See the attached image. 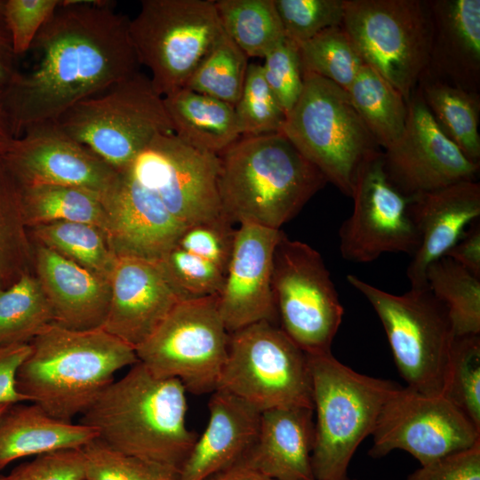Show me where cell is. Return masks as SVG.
Wrapping results in <instances>:
<instances>
[{
    "label": "cell",
    "instance_id": "1",
    "mask_svg": "<svg viewBox=\"0 0 480 480\" xmlns=\"http://www.w3.org/2000/svg\"><path fill=\"white\" fill-rule=\"evenodd\" d=\"M129 23L109 2L61 1L31 46L36 66L19 71L2 94L16 139L138 72Z\"/></svg>",
    "mask_w": 480,
    "mask_h": 480
},
{
    "label": "cell",
    "instance_id": "2",
    "mask_svg": "<svg viewBox=\"0 0 480 480\" xmlns=\"http://www.w3.org/2000/svg\"><path fill=\"white\" fill-rule=\"evenodd\" d=\"M178 379L158 378L141 363L109 384L80 415L108 446L179 474L197 436L186 422L187 398Z\"/></svg>",
    "mask_w": 480,
    "mask_h": 480
},
{
    "label": "cell",
    "instance_id": "3",
    "mask_svg": "<svg viewBox=\"0 0 480 480\" xmlns=\"http://www.w3.org/2000/svg\"><path fill=\"white\" fill-rule=\"evenodd\" d=\"M17 390L51 416H80L119 370L138 363L135 348L102 327L73 330L51 323L29 342Z\"/></svg>",
    "mask_w": 480,
    "mask_h": 480
},
{
    "label": "cell",
    "instance_id": "4",
    "mask_svg": "<svg viewBox=\"0 0 480 480\" xmlns=\"http://www.w3.org/2000/svg\"><path fill=\"white\" fill-rule=\"evenodd\" d=\"M219 159L220 206L232 224L280 229L327 183L283 132L241 136Z\"/></svg>",
    "mask_w": 480,
    "mask_h": 480
},
{
    "label": "cell",
    "instance_id": "5",
    "mask_svg": "<svg viewBox=\"0 0 480 480\" xmlns=\"http://www.w3.org/2000/svg\"><path fill=\"white\" fill-rule=\"evenodd\" d=\"M308 356L316 419L313 474L317 480H346L356 450L400 386L355 372L332 352Z\"/></svg>",
    "mask_w": 480,
    "mask_h": 480
},
{
    "label": "cell",
    "instance_id": "6",
    "mask_svg": "<svg viewBox=\"0 0 480 480\" xmlns=\"http://www.w3.org/2000/svg\"><path fill=\"white\" fill-rule=\"evenodd\" d=\"M282 132L327 182L351 196L361 165L381 151L347 91L303 72V89Z\"/></svg>",
    "mask_w": 480,
    "mask_h": 480
},
{
    "label": "cell",
    "instance_id": "7",
    "mask_svg": "<svg viewBox=\"0 0 480 480\" xmlns=\"http://www.w3.org/2000/svg\"><path fill=\"white\" fill-rule=\"evenodd\" d=\"M118 172L160 134H174L164 99L139 71L87 98L56 122Z\"/></svg>",
    "mask_w": 480,
    "mask_h": 480
},
{
    "label": "cell",
    "instance_id": "8",
    "mask_svg": "<svg viewBox=\"0 0 480 480\" xmlns=\"http://www.w3.org/2000/svg\"><path fill=\"white\" fill-rule=\"evenodd\" d=\"M347 280L378 315L406 387L427 396H442L455 337L444 304L428 286L396 295L355 275H348Z\"/></svg>",
    "mask_w": 480,
    "mask_h": 480
},
{
    "label": "cell",
    "instance_id": "9",
    "mask_svg": "<svg viewBox=\"0 0 480 480\" xmlns=\"http://www.w3.org/2000/svg\"><path fill=\"white\" fill-rule=\"evenodd\" d=\"M217 389L234 394L260 412L289 407L313 409L308 354L278 324L268 321L229 333Z\"/></svg>",
    "mask_w": 480,
    "mask_h": 480
},
{
    "label": "cell",
    "instance_id": "10",
    "mask_svg": "<svg viewBox=\"0 0 480 480\" xmlns=\"http://www.w3.org/2000/svg\"><path fill=\"white\" fill-rule=\"evenodd\" d=\"M342 27L364 62L408 102L428 64V0H344Z\"/></svg>",
    "mask_w": 480,
    "mask_h": 480
},
{
    "label": "cell",
    "instance_id": "11",
    "mask_svg": "<svg viewBox=\"0 0 480 480\" xmlns=\"http://www.w3.org/2000/svg\"><path fill=\"white\" fill-rule=\"evenodd\" d=\"M129 31L139 63L162 97L186 86L223 33L211 0H143Z\"/></svg>",
    "mask_w": 480,
    "mask_h": 480
},
{
    "label": "cell",
    "instance_id": "12",
    "mask_svg": "<svg viewBox=\"0 0 480 480\" xmlns=\"http://www.w3.org/2000/svg\"><path fill=\"white\" fill-rule=\"evenodd\" d=\"M228 341L218 295H211L180 301L135 352L156 377L178 379L187 391L203 395L218 388Z\"/></svg>",
    "mask_w": 480,
    "mask_h": 480
},
{
    "label": "cell",
    "instance_id": "13",
    "mask_svg": "<svg viewBox=\"0 0 480 480\" xmlns=\"http://www.w3.org/2000/svg\"><path fill=\"white\" fill-rule=\"evenodd\" d=\"M272 292L288 337L308 355L331 352L344 308L321 254L284 233L274 252Z\"/></svg>",
    "mask_w": 480,
    "mask_h": 480
},
{
    "label": "cell",
    "instance_id": "14",
    "mask_svg": "<svg viewBox=\"0 0 480 480\" xmlns=\"http://www.w3.org/2000/svg\"><path fill=\"white\" fill-rule=\"evenodd\" d=\"M372 436L371 457L398 449L420 465L480 443V429L445 397L401 386L385 403Z\"/></svg>",
    "mask_w": 480,
    "mask_h": 480
},
{
    "label": "cell",
    "instance_id": "15",
    "mask_svg": "<svg viewBox=\"0 0 480 480\" xmlns=\"http://www.w3.org/2000/svg\"><path fill=\"white\" fill-rule=\"evenodd\" d=\"M219 169L218 155L197 149L174 134H160L124 172L155 193L188 227L225 218L218 190Z\"/></svg>",
    "mask_w": 480,
    "mask_h": 480
},
{
    "label": "cell",
    "instance_id": "16",
    "mask_svg": "<svg viewBox=\"0 0 480 480\" xmlns=\"http://www.w3.org/2000/svg\"><path fill=\"white\" fill-rule=\"evenodd\" d=\"M350 197L352 213L339 230L340 251L346 260L368 263L386 252L414 255L420 238L410 197L388 178L382 151L361 165Z\"/></svg>",
    "mask_w": 480,
    "mask_h": 480
},
{
    "label": "cell",
    "instance_id": "17",
    "mask_svg": "<svg viewBox=\"0 0 480 480\" xmlns=\"http://www.w3.org/2000/svg\"><path fill=\"white\" fill-rule=\"evenodd\" d=\"M400 139L382 151L390 182L412 197L465 180H476L479 164L469 160L442 132L417 86L407 102Z\"/></svg>",
    "mask_w": 480,
    "mask_h": 480
},
{
    "label": "cell",
    "instance_id": "18",
    "mask_svg": "<svg viewBox=\"0 0 480 480\" xmlns=\"http://www.w3.org/2000/svg\"><path fill=\"white\" fill-rule=\"evenodd\" d=\"M3 157L21 186H70L92 191L102 198L120 178V172L56 122L28 128Z\"/></svg>",
    "mask_w": 480,
    "mask_h": 480
},
{
    "label": "cell",
    "instance_id": "19",
    "mask_svg": "<svg viewBox=\"0 0 480 480\" xmlns=\"http://www.w3.org/2000/svg\"><path fill=\"white\" fill-rule=\"evenodd\" d=\"M283 234L280 229L252 224H242L236 229L223 287L218 294L219 312L228 333L260 321L278 324L272 270L275 249Z\"/></svg>",
    "mask_w": 480,
    "mask_h": 480
},
{
    "label": "cell",
    "instance_id": "20",
    "mask_svg": "<svg viewBox=\"0 0 480 480\" xmlns=\"http://www.w3.org/2000/svg\"><path fill=\"white\" fill-rule=\"evenodd\" d=\"M107 214L105 236L116 256L159 261L178 242L187 228L160 198L120 172L116 186L102 196Z\"/></svg>",
    "mask_w": 480,
    "mask_h": 480
},
{
    "label": "cell",
    "instance_id": "21",
    "mask_svg": "<svg viewBox=\"0 0 480 480\" xmlns=\"http://www.w3.org/2000/svg\"><path fill=\"white\" fill-rule=\"evenodd\" d=\"M102 328L136 348L184 299L157 262L116 256Z\"/></svg>",
    "mask_w": 480,
    "mask_h": 480
},
{
    "label": "cell",
    "instance_id": "22",
    "mask_svg": "<svg viewBox=\"0 0 480 480\" xmlns=\"http://www.w3.org/2000/svg\"><path fill=\"white\" fill-rule=\"evenodd\" d=\"M410 212L420 244L406 276L411 288L427 287L430 263L457 243L468 225L480 216V184L465 180L410 197Z\"/></svg>",
    "mask_w": 480,
    "mask_h": 480
},
{
    "label": "cell",
    "instance_id": "23",
    "mask_svg": "<svg viewBox=\"0 0 480 480\" xmlns=\"http://www.w3.org/2000/svg\"><path fill=\"white\" fill-rule=\"evenodd\" d=\"M432 38L422 76L479 93L480 0H428Z\"/></svg>",
    "mask_w": 480,
    "mask_h": 480
},
{
    "label": "cell",
    "instance_id": "24",
    "mask_svg": "<svg viewBox=\"0 0 480 480\" xmlns=\"http://www.w3.org/2000/svg\"><path fill=\"white\" fill-rule=\"evenodd\" d=\"M209 420L180 471L178 480H206L243 460L254 444L261 412L234 394L216 389Z\"/></svg>",
    "mask_w": 480,
    "mask_h": 480
},
{
    "label": "cell",
    "instance_id": "25",
    "mask_svg": "<svg viewBox=\"0 0 480 480\" xmlns=\"http://www.w3.org/2000/svg\"><path fill=\"white\" fill-rule=\"evenodd\" d=\"M33 266L53 323L73 330L102 326L110 300L108 280L38 244Z\"/></svg>",
    "mask_w": 480,
    "mask_h": 480
},
{
    "label": "cell",
    "instance_id": "26",
    "mask_svg": "<svg viewBox=\"0 0 480 480\" xmlns=\"http://www.w3.org/2000/svg\"><path fill=\"white\" fill-rule=\"evenodd\" d=\"M314 442V409L264 411L256 440L242 462L272 480H313Z\"/></svg>",
    "mask_w": 480,
    "mask_h": 480
},
{
    "label": "cell",
    "instance_id": "27",
    "mask_svg": "<svg viewBox=\"0 0 480 480\" xmlns=\"http://www.w3.org/2000/svg\"><path fill=\"white\" fill-rule=\"evenodd\" d=\"M14 403L0 414V470L15 460L82 448L97 437L83 424L56 419L34 403Z\"/></svg>",
    "mask_w": 480,
    "mask_h": 480
},
{
    "label": "cell",
    "instance_id": "28",
    "mask_svg": "<svg viewBox=\"0 0 480 480\" xmlns=\"http://www.w3.org/2000/svg\"><path fill=\"white\" fill-rule=\"evenodd\" d=\"M163 99L174 135L197 149L219 156L242 136L235 107L227 102L188 88Z\"/></svg>",
    "mask_w": 480,
    "mask_h": 480
},
{
    "label": "cell",
    "instance_id": "29",
    "mask_svg": "<svg viewBox=\"0 0 480 480\" xmlns=\"http://www.w3.org/2000/svg\"><path fill=\"white\" fill-rule=\"evenodd\" d=\"M418 88L442 132L472 162L480 163V94L422 76Z\"/></svg>",
    "mask_w": 480,
    "mask_h": 480
},
{
    "label": "cell",
    "instance_id": "30",
    "mask_svg": "<svg viewBox=\"0 0 480 480\" xmlns=\"http://www.w3.org/2000/svg\"><path fill=\"white\" fill-rule=\"evenodd\" d=\"M347 92L380 148L385 150L400 139L406 124L408 104L377 71L364 64Z\"/></svg>",
    "mask_w": 480,
    "mask_h": 480
},
{
    "label": "cell",
    "instance_id": "31",
    "mask_svg": "<svg viewBox=\"0 0 480 480\" xmlns=\"http://www.w3.org/2000/svg\"><path fill=\"white\" fill-rule=\"evenodd\" d=\"M24 220L29 228L59 221L83 222L105 235L107 214L100 195L62 185L21 186Z\"/></svg>",
    "mask_w": 480,
    "mask_h": 480
},
{
    "label": "cell",
    "instance_id": "32",
    "mask_svg": "<svg viewBox=\"0 0 480 480\" xmlns=\"http://www.w3.org/2000/svg\"><path fill=\"white\" fill-rule=\"evenodd\" d=\"M214 3L223 31L247 57L264 58L285 38L274 0Z\"/></svg>",
    "mask_w": 480,
    "mask_h": 480
},
{
    "label": "cell",
    "instance_id": "33",
    "mask_svg": "<svg viewBox=\"0 0 480 480\" xmlns=\"http://www.w3.org/2000/svg\"><path fill=\"white\" fill-rule=\"evenodd\" d=\"M34 248L28 236L20 184L0 156V290L29 273Z\"/></svg>",
    "mask_w": 480,
    "mask_h": 480
},
{
    "label": "cell",
    "instance_id": "34",
    "mask_svg": "<svg viewBox=\"0 0 480 480\" xmlns=\"http://www.w3.org/2000/svg\"><path fill=\"white\" fill-rule=\"evenodd\" d=\"M426 282L446 307L455 336L480 334V278L443 256L428 265Z\"/></svg>",
    "mask_w": 480,
    "mask_h": 480
},
{
    "label": "cell",
    "instance_id": "35",
    "mask_svg": "<svg viewBox=\"0 0 480 480\" xmlns=\"http://www.w3.org/2000/svg\"><path fill=\"white\" fill-rule=\"evenodd\" d=\"M53 323L48 300L31 272L0 290V348L29 343Z\"/></svg>",
    "mask_w": 480,
    "mask_h": 480
},
{
    "label": "cell",
    "instance_id": "36",
    "mask_svg": "<svg viewBox=\"0 0 480 480\" xmlns=\"http://www.w3.org/2000/svg\"><path fill=\"white\" fill-rule=\"evenodd\" d=\"M29 230L36 244L109 281L116 256L99 228L83 222L59 221Z\"/></svg>",
    "mask_w": 480,
    "mask_h": 480
},
{
    "label": "cell",
    "instance_id": "37",
    "mask_svg": "<svg viewBox=\"0 0 480 480\" xmlns=\"http://www.w3.org/2000/svg\"><path fill=\"white\" fill-rule=\"evenodd\" d=\"M302 72L348 91L365 64L342 25L327 28L298 45Z\"/></svg>",
    "mask_w": 480,
    "mask_h": 480
},
{
    "label": "cell",
    "instance_id": "38",
    "mask_svg": "<svg viewBox=\"0 0 480 480\" xmlns=\"http://www.w3.org/2000/svg\"><path fill=\"white\" fill-rule=\"evenodd\" d=\"M248 65V57L223 31L184 88L235 106L244 88Z\"/></svg>",
    "mask_w": 480,
    "mask_h": 480
},
{
    "label": "cell",
    "instance_id": "39",
    "mask_svg": "<svg viewBox=\"0 0 480 480\" xmlns=\"http://www.w3.org/2000/svg\"><path fill=\"white\" fill-rule=\"evenodd\" d=\"M442 396L480 429V335L455 336Z\"/></svg>",
    "mask_w": 480,
    "mask_h": 480
},
{
    "label": "cell",
    "instance_id": "40",
    "mask_svg": "<svg viewBox=\"0 0 480 480\" xmlns=\"http://www.w3.org/2000/svg\"><path fill=\"white\" fill-rule=\"evenodd\" d=\"M234 107L242 136L282 132L287 115L264 79L261 65L249 63L241 96Z\"/></svg>",
    "mask_w": 480,
    "mask_h": 480
},
{
    "label": "cell",
    "instance_id": "41",
    "mask_svg": "<svg viewBox=\"0 0 480 480\" xmlns=\"http://www.w3.org/2000/svg\"><path fill=\"white\" fill-rule=\"evenodd\" d=\"M85 480H178L170 468L125 454L97 437L82 447Z\"/></svg>",
    "mask_w": 480,
    "mask_h": 480
},
{
    "label": "cell",
    "instance_id": "42",
    "mask_svg": "<svg viewBox=\"0 0 480 480\" xmlns=\"http://www.w3.org/2000/svg\"><path fill=\"white\" fill-rule=\"evenodd\" d=\"M184 299L218 295L226 273L213 263L175 245L157 261Z\"/></svg>",
    "mask_w": 480,
    "mask_h": 480
},
{
    "label": "cell",
    "instance_id": "43",
    "mask_svg": "<svg viewBox=\"0 0 480 480\" xmlns=\"http://www.w3.org/2000/svg\"><path fill=\"white\" fill-rule=\"evenodd\" d=\"M284 36L299 45L342 25L344 0H274Z\"/></svg>",
    "mask_w": 480,
    "mask_h": 480
},
{
    "label": "cell",
    "instance_id": "44",
    "mask_svg": "<svg viewBox=\"0 0 480 480\" xmlns=\"http://www.w3.org/2000/svg\"><path fill=\"white\" fill-rule=\"evenodd\" d=\"M264 79L286 115L303 89V72L298 45L286 37L264 58Z\"/></svg>",
    "mask_w": 480,
    "mask_h": 480
},
{
    "label": "cell",
    "instance_id": "45",
    "mask_svg": "<svg viewBox=\"0 0 480 480\" xmlns=\"http://www.w3.org/2000/svg\"><path fill=\"white\" fill-rule=\"evenodd\" d=\"M235 231L232 223L225 218L194 224L183 230L176 245L213 263L226 273Z\"/></svg>",
    "mask_w": 480,
    "mask_h": 480
},
{
    "label": "cell",
    "instance_id": "46",
    "mask_svg": "<svg viewBox=\"0 0 480 480\" xmlns=\"http://www.w3.org/2000/svg\"><path fill=\"white\" fill-rule=\"evenodd\" d=\"M61 0H5L4 18L13 51L20 56L31 49L36 36Z\"/></svg>",
    "mask_w": 480,
    "mask_h": 480
},
{
    "label": "cell",
    "instance_id": "47",
    "mask_svg": "<svg viewBox=\"0 0 480 480\" xmlns=\"http://www.w3.org/2000/svg\"><path fill=\"white\" fill-rule=\"evenodd\" d=\"M8 480H85L82 448L62 449L36 455L17 466Z\"/></svg>",
    "mask_w": 480,
    "mask_h": 480
},
{
    "label": "cell",
    "instance_id": "48",
    "mask_svg": "<svg viewBox=\"0 0 480 480\" xmlns=\"http://www.w3.org/2000/svg\"><path fill=\"white\" fill-rule=\"evenodd\" d=\"M406 480H480V443L420 465Z\"/></svg>",
    "mask_w": 480,
    "mask_h": 480
},
{
    "label": "cell",
    "instance_id": "49",
    "mask_svg": "<svg viewBox=\"0 0 480 480\" xmlns=\"http://www.w3.org/2000/svg\"><path fill=\"white\" fill-rule=\"evenodd\" d=\"M29 352V343L0 348V404L28 402L17 390L16 373Z\"/></svg>",
    "mask_w": 480,
    "mask_h": 480
},
{
    "label": "cell",
    "instance_id": "50",
    "mask_svg": "<svg viewBox=\"0 0 480 480\" xmlns=\"http://www.w3.org/2000/svg\"><path fill=\"white\" fill-rule=\"evenodd\" d=\"M447 256L480 278V223H471L457 243L445 253Z\"/></svg>",
    "mask_w": 480,
    "mask_h": 480
},
{
    "label": "cell",
    "instance_id": "51",
    "mask_svg": "<svg viewBox=\"0 0 480 480\" xmlns=\"http://www.w3.org/2000/svg\"><path fill=\"white\" fill-rule=\"evenodd\" d=\"M4 1L0 0V89L3 91L18 74L16 58L4 18Z\"/></svg>",
    "mask_w": 480,
    "mask_h": 480
},
{
    "label": "cell",
    "instance_id": "52",
    "mask_svg": "<svg viewBox=\"0 0 480 480\" xmlns=\"http://www.w3.org/2000/svg\"><path fill=\"white\" fill-rule=\"evenodd\" d=\"M206 480H272L240 461Z\"/></svg>",
    "mask_w": 480,
    "mask_h": 480
},
{
    "label": "cell",
    "instance_id": "53",
    "mask_svg": "<svg viewBox=\"0 0 480 480\" xmlns=\"http://www.w3.org/2000/svg\"><path fill=\"white\" fill-rule=\"evenodd\" d=\"M3 90L0 89V156L4 155L12 147L14 140L9 117L2 103Z\"/></svg>",
    "mask_w": 480,
    "mask_h": 480
},
{
    "label": "cell",
    "instance_id": "54",
    "mask_svg": "<svg viewBox=\"0 0 480 480\" xmlns=\"http://www.w3.org/2000/svg\"><path fill=\"white\" fill-rule=\"evenodd\" d=\"M9 404H0V414L8 407Z\"/></svg>",
    "mask_w": 480,
    "mask_h": 480
},
{
    "label": "cell",
    "instance_id": "55",
    "mask_svg": "<svg viewBox=\"0 0 480 480\" xmlns=\"http://www.w3.org/2000/svg\"><path fill=\"white\" fill-rule=\"evenodd\" d=\"M0 480H8L7 476H0Z\"/></svg>",
    "mask_w": 480,
    "mask_h": 480
},
{
    "label": "cell",
    "instance_id": "56",
    "mask_svg": "<svg viewBox=\"0 0 480 480\" xmlns=\"http://www.w3.org/2000/svg\"><path fill=\"white\" fill-rule=\"evenodd\" d=\"M313 480H317V479L315 478V479H313ZM346 480H357V479L348 477Z\"/></svg>",
    "mask_w": 480,
    "mask_h": 480
}]
</instances>
